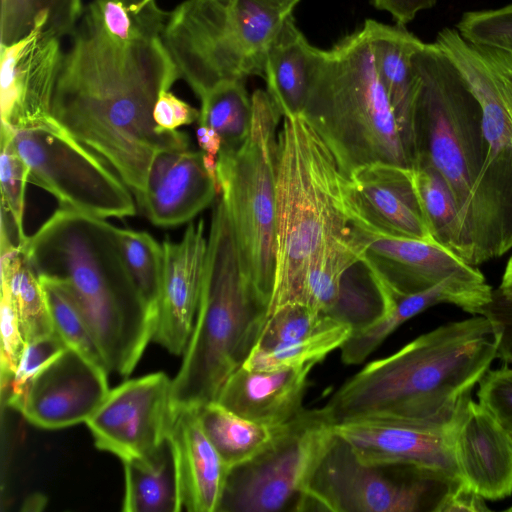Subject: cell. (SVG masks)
Returning a JSON list of instances; mask_svg holds the SVG:
<instances>
[{
    "instance_id": "obj_1",
    "label": "cell",
    "mask_w": 512,
    "mask_h": 512,
    "mask_svg": "<svg viewBox=\"0 0 512 512\" xmlns=\"http://www.w3.org/2000/svg\"><path fill=\"white\" fill-rule=\"evenodd\" d=\"M168 12L157 0H91L71 33L51 117L102 157L139 201L151 162L190 138L161 130L153 109L180 79L163 40Z\"/></svg>"
},
{
    "instance_id": "obj_2",
    "label": "cell",
    "mask_w": 512,
    "mask_h": 512,
    "mask_svg": "<svg viewBox=\"0 0 512 512\" xmlns=\"http://www.w3.org/2000/svg\"><path fill=\"white\" fill-rule=\"evenodd\" d=\"M486 316L446 323L372 361L324 406L333 422L374 420L444 430L497 357Z\"/></svg>"
},
{
    "instance_id": "obj_3",
    "label": "cell",
    "mask_w": 512,
    "mask_h": 512,
    "mask_svg": "<svg viewBox=\"0 0 512 512\" xmlns=\"http://www.w3.org/2000/svg\"><path fill=\"white\" fill-rule=\"evenodd\" d=\"M20 246L38 276L69 283L109 372L129 375L153 340L156 319L126 269L117 227L60 206Z\"/></svg>"
},
{
    "instance_id": "obj_4",
    "label": "cell",
    "mask_w": 512,
    "mask_h": 512,
    "mask_svg": "<svg viewBox=\"0 0 512 512\" xmlns=\"http://www.w3.org/2000/svg\"><path fill=\"white\" fill-rule=\"evenodd\" d=\"M267 317L244 274L223 198L212 211L198 312L183 361L172 379L175 410L216 401L247 359Z\"/></svg>"
},
{
    "instance_id": "obj_5",
    "label": "cell",
    "mask_w": 512,
    "mask_h": 512,
    "mask_svg": "<svg viewBox=\"0 0 512 512\" xmlns=\"http://www.w3.org/2000/svg\"><path fill=\"white\" fill-rule=\"evenodd\" d=\"M348 176L302 116L284 117L277 146V250L267 315L296 304L305 268L325 245L350 236Z\"/></svg>"
},
{
    "instance_id": "obj_6",
    "label": "cell",
    "mask_w": 512,
    "mask_h": 512,
    "mask_svg": "<svg viewBox=\"0 0 512 512\" xmlns=\"http://www.w3.org/2000/svg\"><path fill=\"white\" fill-rule=\"evenodd\" d=\"M302 116L348 177L377 162L412 169L363 26L328 50L313 47Z\"/></svg>"
},
{
    "instance_id": "obj_7",
    "label": "cell",
    "mask_w": 512,
    "mask_h": 512,
    "mask_svg": "<svg viewBox=\"0 0 512 512\" xmlns=\"http://www.w3.org/2000/svg\"><path fill=\"white\" fill-rule=\"evenodd\" d=\"M300 0H184L168 12L163 40L200 98L224 81L263 76L268 50Z\"/></svg>"
},
{
    "instance_id": "obj_8",
    "label": "cell",
    "mask_w": 512,
    "mask_h": 512,
    "mask_svg": "<svg viewBox=\"0 0 512 512\" xmlns=\"http://www.w3.org/2000/svg\"><path fill=\"white\" fill-rule=\"evenodd\" d=\"M251 101L249 136L235 151L220 150L217 176L242 270L268 311L276 272L277 127L282 115L266 90H255Z\"/></svg>"
},
{
    "instance_id": "obj_9",
    "label": "cell",
    "mask_w": 512,
    "mask_h": 512,
    "mask_svg": "<svg viewBox=\"0 0 512 512\" xmlns=\"http://www.w3.org/2000/svg\"><path fill=\"white\" fill-rule=\"evenodd\" d=\"M434 42L461 72L482 109L483 162L458 218L455 251L477 267L512 249V120L487 77L461 47L458 31L445 27Z\"/></svg>"
},
{
    "instance_id": "obj_10",
    "label": "cell",
    "mask_w": 512,
    "mask_h": 512,
    "mask_svg": "<svg viewBox=\"0 0 512 512\" xmlns=\"http://www.w3.org/2000/svg\"><path fill=\"white\" fill-rule=\"evenodd\" d=\"M412 65L418 78L416 165L427 159L442 174L459 218L483 162L482 109L461 72L434 42L421 45Z\"/></svg>"
},
{
    "instance_id": "obj_11",
    "label": "cell",
    "mask_w": 512,
    "mask_h": 512,
    "mask_svg": "<svg viewBox=\"0 0 512 512\" xmlns=\"http://www.w3.org/2000/svg\"><path fill=\"white\" fill-rule=\"evenodd\" d=\"M463 479L408 464H368L333 432L308 482L305 511L440 512Z\"/></svg>"
},
{
    "instance_id": "obj_12",
    "label": "cell",
    "mask_w": 512,
    "mask_h": 512,
    "mask_svg": "<svg viewBox=\"0 0 512 512\" xmlns=\"http://www.w3.org/2000/svg\"><path fill=\"white\" fill-rule=\"evenodd\" d=\"M332 425L322 407L275 427L263 450L228 469L217 512H304L308 482Z\"/></svg>"
},
{
    "instance_id": "obj_13",
    "label": "cell",
    "mask_w": 512,
    "mask_h": 512,
    "mask_svg": "<svg viewBox=\"0 0 512 512\" xmlns=\"http://www.w3.org/2000/svg\"><path fill=\"white\" fill-rule=\"evenodd\" d=\"M10 129L14 148L29 168V181L51 193L60 206L100 218L136 214L122 179L53 118Z\"/></svg>"
},
{
    "instance_id": "obj_14",
    "label": "cell",
    "mask_w": 512,
    "mask_h": 512,
    "mask_svg": "<svg viewBox=\"0 0 512 512\" xmlns=\"http://www.w3.org/2000/svg\"><path fill=\"white\" fill-rule=\"evenodd\" d=\"M170 379L164 372L123 382L86 421L98 449L123 461L152 455L169 436L175 411Z\"/></svg>"
},
{
    "instance_id": "obj_15",
    "label": "cell",
    "mask_w": 512,
    "mask_h": 512,
    "mask_svg": "<svg viewBox=\"0 0 512 512\" xmlns=\"http://www.w3.org/2000/svg\"><path fill=\"white\" fill-rule=\"evenodd\" d=\"M108 372L67 347L9 406L32 425L62 429L86 423L109 392Z\"/></svg>"
},
{
    "instance_id": "obj_16",
    "label": "cell",
    "mask_w": 512,
    "mask_h": 512,
    "mask_svg": "<svg viewBox=\"0 0 512 512\" xmlns=\"http://www.w3.org/2000/svg\"><path fill=\"white\" fill-rule=\"evenodd\" d=\"M61 38L41 28L0 44L1 125L21 128L49 120L63 58Z\"/></svg>"
},
{
    "instance_id": "obj_17",
    "label": "cell",
    "mask_w": 512,
    "mask_h": 512,
    "mask_svg": "<svg viewBox=\"0 0 512 512\" xmlns=\"http://www.w3.org/2000/svg\"><path fill=\"white\" fill-rule=\"evenodd\" d=\"M350 222L384 235L433 242L411 168L377 162L354 170L345 184Z\"/></svg>"
},
{
    "instance_id": "obj_18",
    "label": "cell",
    "mask_w": 512,
    "mask_h": 512,
    "mask_svg": "<svg viewBox=\"0 0 512 512\" xmlns=\"http://www.w3.org/2000/svg\"><path fill=\"white\" fill-rule=\"evenodd\" d=\"M164 266L153 340L174 355L189 343L204 277L207 238L202 219L191 222L180 241L162 243Z\"/></svg>"
},
{
    "instance_id": "obj_19",
    "label": "cell",
    "mask_w": 512,
    "mask_h": 512,
    "mask_svg": "<svg viewBox=\"0 0 512 512\" xmlns=\"http://www.w3.org/2000/svg\"><path fill=\"white\" fill-rule=\"evenodd\" d=\"M361 260L392 297L424 291L454 272L471 267L435 242L394 237L350 222Z\"/></svg>"
},
{
    "instance_id": "obj_20",
    "label": "cell",
    "mask_w": 512,
    "mask_h": 512,
    "mask_svg": "<svg viewBox=\"0 0 512 512\" xmlns=\"http://www.w3.org/2000/svg\"><path fill=\"white\" fill-rule=\"evenodd\" d=\"M352 328L332 316L301 304L283 306L267 315L243 365L275 370L317 364L340 349Z\"/></svg>"
},
{
    "instance_id": "obj_21",
    "label": "cell",
    "mask_w": 512,
    "mask_h": 512,
    "mask_svg": "<svg viewBox=\"0 0 512 512\" xmlns=\"http://www.w3.org/2000/svg\"><path fill=\"white\" fill-rule=\"evenodd\" d=\"M356 456L368 464H408L461 477L450 428L424 429L374 420H347L332 425Z\"/></svg>"
},
{
    "instance_id": "obj_22",
    "label": "cell",
    "mask_w": 512,
    "mask_h": 512,
    "mask_svg": "<svg viewBox=\"0 0 512 512\" xmlns=\"http://www.w3.org/2000/svg\"><path fill=\"white\" fill-rule=\"evenodd\" d=\"M450 435L461 477L485 500L512 494V437L471 396L463 403Z\"/></svg>"
},
{
    "instance_id": "obj_23",
    "label": "cell",
    "mask_w": 512,
    "mask_h": 512,
    "mask_svg": "<svg viewBox=\"0 0 512 512\" xmlns=\"http://www.w3.org/2000/svg\"><path fill=\"white\" fill-rule=\"evenodd\" d=\"M217 194L202 151L167 149L153 158L138 204L154 225L174 227L194 219Z\"/></svg>"
},
{
    "instance_id": "obj_24",
    "label": "cell",
    "mask_w": 512,
    "mask_h": 512,
    "mask_svg": "<svg viewBox=\"0 0 512 512\" xmlns=\"http://www.w3.org/2000/svg\"><path fill=\"white\" fill-rule=\"evenodd\" d=\"M315 364L275 370L239 367L223 384L216 402L261 425L277 427L298 417Z\"/></svg>"
},
{
    "instance_id": "obj_25",
    "label": "cell",
    "mask_w": 512,
    "mask_h": 512,
    "mask_svg": "<svg viewBox=\"0 0 512 512\" xmlns=\"http://www.w3.org/2000/svg\"><path fill=\"white\" fill-rule=\"evenodd\" d=\"M363 27L369 37L375 66L389 97L413 169L418 158L415 120L418 78L412 65V56L424 42L400 23L387 25L366 19Z\"/></svg>"
},
{
    "instance_id": "obj_26",
    "label": "cell",
    "mask_w": 512,
    "mask_h": 512,
    "mask_svg": "<svg viewBox=\"0 0 512 512\" xmlns=\"http://www.w3.org/2000/svg\"><path fill=\"white\" fill-rule=\"evenodd\" d=\"M169 436L182 511L217 512L229 468L204 433L195 408L175 410Z\"/></svg>"
},
{
    "instance_id": "obj_27",
    "label": "cell",
    "mask_w": 512,
    "mask_h": 512,
    "mask_svg": "<svg viewBox=\"0 0 512 512\" xmlns=\"http://www.w3.org/2000/svg\"><path fill=\"white\" fill-rule=\"evenodd\" d=\"M313 47L291 15L268 50L262 77L267 93L283 117L303 113Z\"/></svg>"
},
{
    "instance_id": "obj_28",
    "label": "cell",
    "mask_w": 512,
    "mask_h": 512,
    "mask_svg": "<svg viewBox=\"0 0 512 512\" xmlns=\"http://www.w3.org/2000/svg\"><path fill=\"white\" fill-rule=\"evenodd\" d=\"M123 467V511H182L176 455L170 436L149 457L123 461Z\"/></svg>"
},
{
    "instance_id": "obj_29",
    "label": "cell",
    "mask_w": 512,
    "mask_h": 512,
    "mask_svg": "<svg viewBox=\"0 0 512 512\" xmlns=\"http://www.w3.org/2000/svg\"><path fill=\"white\" fill-rule=\"evenodd\" d=\"M1 287L8 290L26 343L55 331L39 277L1 226Z\"/></svg>"
},
{
    "instance_id": "obj_30",
    "label": "cell",
    "mask_w": 512,
    "mask_h": 512,
    "mask_svg": "<svg viewBox=\"0 0 512 512\" xmlns=\"http://www.w3.org/2000/svg\"><path fill=\"white\" fill-rule=\"evenodd\" d=\"M195 409L204 433L228 468L257 455L273 437L275 427L248 420L216 401Z\"/></svg>"
},
{
    "instance_id": "obj_31",
    "label": "cell",
    "mask_w": 512,
    "mask_h": 512,
    "mask_svg": "<svg viewBox=\"0 0 512 512\" xmlns=\"http://www.w3.org/2000/svg\"><path fill=\"white\" fill-rule=\"evenodd\" d=\"M84 10L83 0H1L0 43L20 40L41 28L71 35Z\"/></svg>"
},
{
    "instance_id": "obj_32",
    "label": "cell",
    "mask_w": 512,
    "mask_h": 512,
    "mask_svg": "<svg viewBox=\"0 0 512 512\" xmlns=\"http://www.w3.org/2000/svg\"><path fill=\"white\" fill-rule=\"evenodd\" d=\"M360 260L351 237L325 245L309 260L296 304L330 314L335 307L346 271Z\"/></svg>"
},
{
    "instance_id": "obj_33",
    "label": "cell",
    "mask_w": 512,
    "mask_h": 512,
    "mask_svg": "<svg viewBox=\"0 0 512 512\" xmlns=\"http://www.w3.org/2000/svg\"><path fill=\"white\" fill-rule=\"evenodd\" d=\"M199 125L214 129L221 137V150L239 149L249 136L252 101L243 80L224 81L200 98Z\"/></svg>"
},
{
    "instance_id": "obj_34",
    "label": "cell",
    "mask_w": 512,
    "mask_h": 512,
    "mask_svg": "<svg viewBox=\"0 0 512 512\" xmlns=\"http://www.w3.org/2000/svg\"><path fill=\"white\" fill-rule=\"evenodd\" d=\"M412 171L433 242L455 254L459 233L458 207L448 183L427 159L420 160Z\"/></svg>"
},
{
    "instance_id": "obj_35",
    "label": "cell",
    "mask_w": 512,
    "mask_h": 512,
    "mask_svg": "<svg viewBox=\"0 0 512 512\" xmlns=\"http://www.w3.org/2000/svg\"><path fill=\"white\" fill-rule=\"evenodd\" d=\"M57 334L71 347L109 373L85 314L66 280L38 276Z\"/></svg>"
},
{
    "instance_id": "obj_36",
    "label": "cell",
    "mask_w": 512,
    "mask_h": 512,
    "mask_svg": "<svg viewBox=\"0 0 512 512\" xmlns=\"http://www.w3.org/2000/svg\"><path fill=\"white\" fill-rule=\"evenodd\" d=\"M117 234L126 269L156 319L163 278V246L145 231L117 228Z\"/></svg>"
},
{
    "instance_id": "obj_37",
    "label": "cell",
    "mask_w": 512,
    "mask_h": 512,
    "mask_svg": "<svg viewBox=\"0 0 512 512\" xmlns=\"http://www.w3.org/2000/svg\"><path fill=\"white\" fill-rule=\"evenodd\" d=\"M28 181L29 168L14 148L11 129L1 125V209L11 218L19 245H23L28 238L23 225Z\"/></svg>"
},
{
    "instance_id": "obj_38",
    "label": "cell",
    "mask_w": 512,
    "mask_h": 512,
    "mask_svg": "<svg viewBox=\"0 0 512 512\" xmlns=\"http://www.w3.org/2000/svg\"><path fill=\"white\" fill-rule=\"evenodd\" d=\"M455 29L468 41L512 53V4L467 11Z\"/></svg>"
},
{
    "instance_id": "obj_39",
    "label": "cell",
    "mask_w": 512,
    "mask_h": 512,
    "mask_svg": "<svg viewBox=\"0 0 512 512\" xmlns=\"http://www.w3.org/2000/svg\"><path fill=\"white\" fill-rule=\"evenodd\" d=\"M67 347L57 332L27 343L11 381L1 389L2 402L9 407L24 392L36 374Z\"/></svg>"
},
{
    "instance_id": "obj_40",
    "label": "cell",
    "mask_w": 512,
    "mask_h": 512,
    "mask_svg": "<svg viewBox=\"0 0 512 512\" xmlns=\"http://www.w3.org/2000/svg\"><path fill=\"white\" fill-rule=\"evenodd\" d=\"M459 42L487 77L512 120V53L468 41L460 33Z\"/></svg>"
},
{
    "instance_id": "obj_41",
    "label": "cell",
    "mask_w": 512,
    "mask_h": 512,
    "mask_svg": "<svg viewBox=\"0 0 512 512\" xmlns=\"http://www.w3.org/2000/svg\"><path fill=\"white\" fill-rule=\"evenodd\" d=\"M1 330V389L11 381L24 349L27 345L19 323V319L9 292L1 287L0 301Z\"/></svg>"
},
{
    "instance_id": "obj_42",
    "label": "cell",
    "mask_w": 512,
    "mask_h": 512,
    "mask_svg": "<svg viewBox=\"0 0 512 512\" xmlns=\"http://www.w3.org/2000/svg\"><path fill=\"white\" fill-rule=\"evenodd\" d=\"M477 398L512 437V368L488 370L479 381Z\"/></svg>"
},
{
    "instance_id": "obj_43",
    "label": "cell",
    "mask_w": 512,
    "mask_h": 512,
    "mask_svg": "<svg viewBox=\"0 0 512 512\" xmlns=\"http://www.w3.org/2000/svg\"><path fill=\"white\" fill-rule=\"evenodd\" d=\"M479 314L490 319L498 332L497 357L512 363V296L503 294L498 288L493 289L491 300Z\"/></svg>"
},
{
    "instance_id": "obj_44",
    "label": "cell",
    "mask_w": 512,
    "mask_h": 512,
    "mask_svg": "<svg viewBox=\"0 0 512 512\" xmlns=\"http://www.w3.org/2000/svg\"><path fill=\"white\" fill-rule=\"evenodd\" d=\"M200 110L178 98L170 90L160 93L153 109V119L161 130L175 131L198 121Z\"/></svg>"
},
{
    "instance_id": "obj_45",
    "label": "cell",
    "mask_w": 512,
    "mask_h": 512,
    "mask_svg": "<svg viewBox=\"0 0 512 512\" xmlns=\"http://www.w3.org/2000/svg\"><path fill=\"white\" fill-rule=\"evenodd\" d=\"M485 499L464 480L447 496L440 512H486Z\"/></svg>"
},
{
    "instance_id": "obj_46",
    "label": "cell",
    "mask_w": 512,
    "mask_h": 512,
    "mask_svg": "<svg viewBox=\"0 0 512 512\" xmlns=\"http://www.w3.org/2000/svg\"><path fill=\"white\" fill-rule=\"evenodd\" d=\"M437 0H372L373 6L388 12L396 23L403 25L411 22L416 15L433 8Z\"/></svg>"
},
{
    "instance_id": "obj_47",
    "label": "cell",
    "mask_w": 512,
    "mask_h": 512,
    "mask_svg": "<svg viewBox=\"0 0 512 512\" xmlns=\"http://www.w3.org/2000/svg\"><path fill=\"white\" fill-rule=\"evenodd\" d=\"M196 139L201 151L218 156L222 147V140L214 129L205 125H199L196 130Z\"/></svg>"
},
{
    "instance_id": "obj_48",
    "label": "cell",
    "mask_w": 512,
    "mask_h": 512,
    "mask_svg": "<svg viewBox=\"0 0 512 512\" xmlns=\"http://www.w3.org/2000/svg\"><path fill=\"white\" fill-rule=\"evenodd\" d=\"M498 289L505 295L512 296V255L507 261Z\"/></svg>"
},
{
    "instance_id": "obj_49",
    "label": "cell",
    "mask_w": 512,
    "mask_h": 512,
    "mask_svg": "<svg viewBox=\"0 0 512 512\" xmlns=\"http://www.w3.org/2000/svg\"><path fill=\"white\" fill-rule=\"evenodd\" d=\"M506 511L512 512V506L507 508Z\"/></svg>"
}]
</instances>
